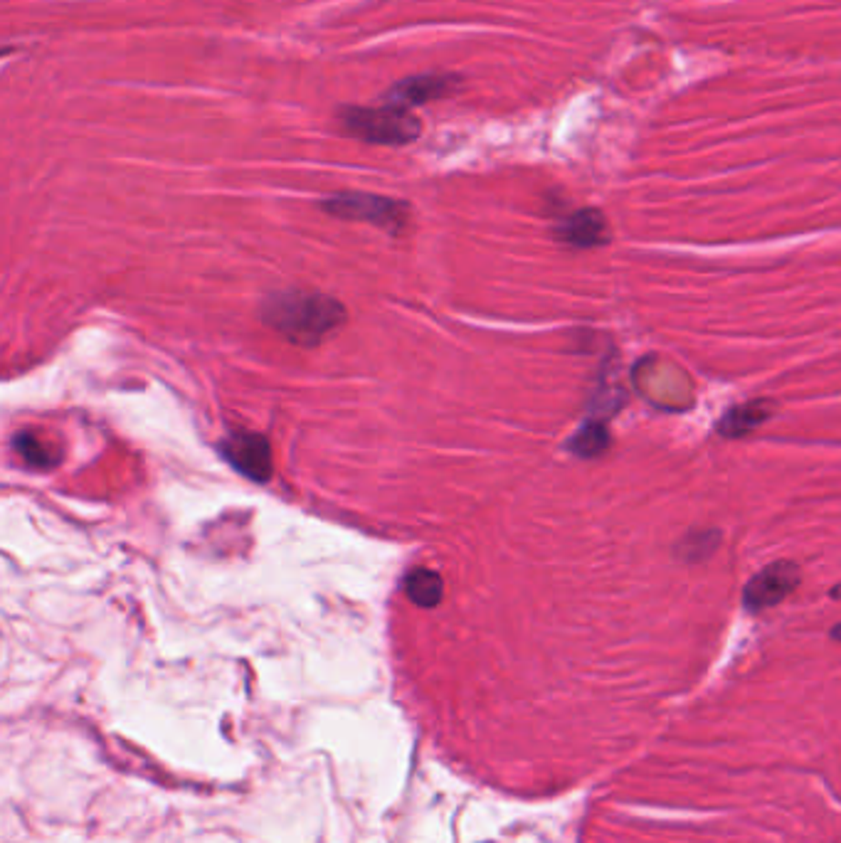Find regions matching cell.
I'll return each mask as SVG.
<instances>
[{
	"instance_id": "cell-1",
	"label": "cell",
	"mask_w": 841,
	"mask_h": 843,
	"mask_svg": "<svg viewBox=\"0 0 841 843\" xmlns=\"http://www.w3.org/2000/svg\"><path fill=\"white\" fill-rule=\"evenodd\" d=\"M262 318L269 328H275L294 343L317 346L346 321V311L338 301L321 294L289 291L269 298Z\"/></svg>"
},
{
	"instance_id": "cell-2",
	"label": "cell",
	"mask_w": 841,
	"mask_h": 843,
	"mask_svg": "<svg viewBox=\"0 0 841 843\" xmlns=\"http://www.w3.org/2000/svg\"><path fill=\"white\" fill-rule=\"evenodd\" d=\"M343 129L356 139L375 146H405L420 139L422 121L410 109L385 104V107H348L341 114Z\"/></svg>"
},
{
	"instance_id": "cell-3",
	"label": "cell",
	"mask_w": 841,
	"mask_h": 843,
	"mask_svg": "<svg viewBox=\"0 0 841 843\" xmlns=\"http://www.w3.org/2000/svg\"><path fill=\"white\" fill-rule=\"evenodd\" d=\"M326 213H331L343 220H363L390 232H400L408 224L410 210L405 203L383 198V195H370V193H341L331 195L321 203Z\"/></svg>"
},
{
	"instance_id": "cell-4",
	"label": "cell",
	"mask_w": 841,
	"mask_h": 843,
	"mask_svg": "<svg viewBox=\"0 0 841 843\" xmlns=\"http://www.w3.org/2000/svg\"><path fill=\"white\" fill-rule=\"evenodd\" d=\"M800 585V567L790 560H777L767 565L750 579L742 589V604L750 612H763L780 604Z\"/></svg>"
},
{
	"instance_id": "cell-5",
	"label": "cell",
	"mask_w": 841,
	"mask_h": 843,
	"mask_svg": "<svg viewBox=\"0 0 841 843\" xmlns=\"http://www.w3.org/2000/svg\"><path fill=\"white\" fill-rule=\"evenodd\" d=\"M227 462L233 463L234 469L244 476H250L252 481H269L272 476V449L269 442L262 434L254 432H237L233 437L227 439L225 447Z\"/></svg>"
},
{
	"instance_id": "cell-6",
	"label": "cell",
	"mask_w": 841,
	"mask_h": 843,
	"mask_svg": "<svg viewBox=\"0 0 841 843\" xmlns=\"http://www.w3.org/2000/svg\"><path fill=\"white\" fill-rule=\"evenodd\" d=\"M459 87H462L459 75H417L395 84L385 99L395 107L410 109L437 99H447L454 91H459Z\"/></svg>"
},
{
	"instance_id": "cell-7",
	"label": "cell",
	"mask_w": 841,
	"mask_h": 843,
	"mask_svg": "<svg viewBox=\"0 0 841 843\" xmlns=\"http://www.w3.org/2000/svg\"><path fill=\"white\" fill-rule=\"evenodd\" d=\"M560 237L575 247H597L609 240L607 220L600 210H580L563 223Z\"/></svg>"
},
{
	"instance_id": "cell-8",
	"label": "cell",
	"mask_w": 841,
	"mask_h": 843,
	"mask_svg": "<svg viewBox=\"0 0 841 843\" xmlns=\"http://www.w3.org/2000/svg\"><path fill=\"white\" fill-rule=\"evenodd\" d=\"M773 410L774 405L770 400H750L745 405L728 410L725 417H721V422H718V432L728 439L745 437L753 430H758L760 424L773 414Z\"/></svg>"
},
{
	"instance_id": "cell-9",
	"label": "cell",
	"mask_w": 841,
	"mask_h": 843,
	"mask_svg": "<svg viewBox=\"0 0 841 843\" xmlns=\"http://www.w3.org/2000/svg\"><path fill=\"white\" fill-rule=\"evenodd\" d=\"M441 578L434 570H427V567H417L408 575L405 579V592L417 607H434V604H440L441 599Z\"/></svg>"
},
{
	"instance_id": "cell-10",
	"label": "cell",
	"mask_w": 841,
	"mask_h": 843,
	"mask_svg": "<svg viewBox=\"0 0 841 843\" xmlns=\"http://www.w3.org/2000/svg\"><path fill=\"white\" fill-rule=\"evenodd\" d=\"M16 449L20 452V456L26 459L27 463H33V466H52V463H57L59 454L57 449L52 447L50 442H45L37 434H17L16 437Z\"/></svg>"
},
{
	"instance_id": "cell-11",
	"label": "cell",
	"mask_w": 841,
	"mask_h": 843,
	"mask_svg": "<svg viewBox=\"0 0 841 843\" xmlns=\"http://www.w3.org/2000/svg\"><path fill=\"white\" fill-rule=\"evenodd\" d=\"M607 427L602 422H590V424H585L583 430L575 434L573 442H570V449L577 456H600L607 449Z\"/></svg>"
},
{
	"instance_id": "cell-12",
	"label": "cell",
	"mask_w": 841,
	"mask_h": 843,
	"mask_svg": "<svg viewBox=\"0 0 841 843\" xmlns=\"http://www.w3.org/2000/svg\"><path fill=\"white\" fill-rule=\"evenodd\" d=\"M832 637H834V639H839V641H841V624H839V627H834Z\"/></svg>"
},
{
	"instance_id": "cell-13",
	"label": "cell",
	"mask_w": 841,
	"mask_h": 843,
	"mask_svg": "<svg viewBox=\"0 0 841 843\" xmlns=\"http://www.w3.org/2000/svg\"><path fill=\"white\" fill-rule=\"evenodd\" d=\"M832 595H834V597H841V588H836V589H834Z\"/></svg>"
}]
</instances>
